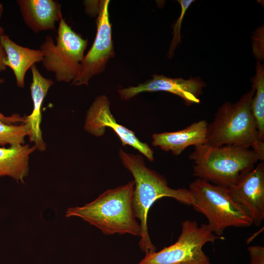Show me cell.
Here are the masks:
<instances>
[{"label":"cell","mask_w":264,"mask_h":264,"mask_svg":"<svg viewBox=\"0 0 264 264\" xmlns=\"http://www.w3.org/2000/svg\"><path fill=\"white\" fill-rule=\"evenodd\" d=\"M119 156L123 166L134 178L133 208L136 218L140 220L141 229L139 246L146 254L154 252L156 247L150 239L147 225L151 207L163 197L172 198L181 203L192 205L193 198L189 189L170 187L163 176L146 166L142 155L127 153L120 149Z\"/></svg>","instance_id":"1"},{"label":"cell","mask_w":264,"mask_h":264,"mask_svg":"<svg viewBox=\"0 0 264 264\" xmlns=\"http://www.w3.org/2000/svg\"><path fill=\"white\" fill-rule=\"evenodd\" d=\"M134 184L132 180L108 189L83 206L69 208L66 216L80 217L105 235L129 234L140 237L141 229L132 205Z\"/></svg>","instance_id":"2"},{"label":"cell","mask_w":264,"mask_h":264,"mask_svg":"<svg viewBox=\"0 0 264 264\" xmlns=\"http://www.w3.org/2000/svg\"><path fill=\"white\" fill-rule=\"evenodd\" d=\"M255 90L245 92L236 103H224L208 124L206 145L213 147L234 146L251 148L264 159V142L260 141L256 120L251 109Z\"/></svg>","instance_id":"3"},{"label":"cell","mask_w":264,"mask_h":264,"mask_svg":"<svg viewBox=\"0 0 264 264\" xmlns=\"http://www.w3.org/2000/svg\"><path fill=\"white\" fill-rule=\"evenodd\" d=\"M189 157L193 162L194 176L227 189L259 160L255 152L249 148L206 144L195 146Z\"/></svg>","instance_id":"4"},{"label":"cell","mask_w":264,"mask_h":264,"mask_svg":"<svg viewBox=\"0 0 264 264\" xmlns=\"http://www.w3.org/2000/svg\"><path fill=\"white\" fill-rule=\"evenodd\" d=\"M194 199L192 206L204 215L216 235L222 236L228 227L251 226L253 221L230 197L228 189L197 178L189 185Z\"/></svg>","instance_id":"5"},{"label":"cell","mask_w":264,"mask_h":264,"mask_svg":"<svg viewBox=\"0 0 264 264\" xmlns=\"http://www.w3.org/2000/svg\"><path fill=\"white\" fill-rule=\"evenodd\" d=\"M88 42L62 17L59 22L56 44L48 35L40 45L44 66L54 73L58 82H72L79 72Z\"/></svg>","instance_id":"6"},{"label":"cell","mask_w":264,"mask_h":264,"mask_svg":"<svg viewBox=\"0 0 264 264\" xmlns=\"http://www.w3.org/2000/svg\"><path fill=\"white\" fill-rule=\"evenodd\" d=\"M224 239L214 234L207 224L198 226L196 220H186L181 223V232L175 243L145 254L138 264H211L202 250L203 246Z\"/></svg>","instance_id":"7"},{"label":"cell","mask_w":264,"mask_h":264,"mask_svg":"<svg viewBox=\"0 0 264 264\" xmlns=\"http://www.w3.org/2000/svg\"><path fill=\"white\" fill-rule=\"evenodd\" d=\"M110 2L109 0L99 1L95 38L84 56L77 76L72 82L73 85H88L90 79L104 71L107 62L114 55L109 12Z\"/></svg>","instance_id":"8"},{"label":"cell","mask_w":264,"mask_h":264,"mask_svg":"<svg viewBox=\"0 0 264 264\" xmlns=\"http://www.w3.org/2000/svg\"><path fill=\"white\" fill-rule=\"evenodd\" d=\"M107 128L112 130L123 146H130L150 161L154 160V152L149 145L141 141L133 131L117 123L111 113L108 98L101 95L96 97L87 112L84 129L91 134L99 137L105 134Z\"/></svg>","instance_id":"9"},{"label":"cell","mask_w":264,"mask_h":264,"mask_svg":"<svg viewBox=\"0 0 264 264\" xmlns=\"http://www.w3.org/2000/svg\"><path fill=\"white\" fill-rule=\"evenodd\" d=\"M229 194L256 226L264 220V162L243 172Z\"/></svg>","instance_id":"10"},{"label":"cell","mask_w":264,"mask_h":264,"mask_svg":"<svg viewBox=\"0 0 264 264\" xmlns=\"http://www.w3.org/2000/svg\"><path fill=\"white\" fill-rule=\"evenodd\" d=\"M206 84L199 77L171 78L155 74L152 79L137 86L118 89L122 99L129 100L142 92L163 91L175 94L181 98L187 106L200 103L199 96Z\"/></svg>","instance_id":"11"},{"label":"cell","mask_w":264,"mask_h":264,"mask_svg":"<svg viewBox=\"0 0 264 264\" xmlns=\"http://www.w3.org/2000/svg\"><path fill=\"white\" fill-rule=\"evenodd\" d=\"M208 125L206 120L202 119L180 131L154 133L152 145L179 155L189 146L206 144Z\"/></svg>","instance_id":"12"},{"label":"cell","mask_w":264,"mask_h":264,"mask_svg":"<svg viewBox=\"0 0 264 264\" xmlns=\"http://www.w3.org/2000/svg\"><path fill=\"white\" fill-rule=\"evenodd\" d=\"M16 3L25 23L35 33L54 29L62 17L57 0H18Z\"/></svg>","instance_id":"13"},{"label":"cell","mask_w":264,"mask_h":264,"mask_svg":"<svg viewBox=\"0 0 264 264\" xmlns=\"http://www.w3.org/2000/svg\"><path fill=\"white\" fill-rule=\"evenodd\" d=\"M31 70L32 81L30 88L33 107L32 112L24 117V123H27L30 128V141L35 143L34 145L39 151H44L46 146L43 140L41 129V109L43 101L54 82L50 79L44 77L35 65L31 67Z\"/></svg>","instance_id":"14"},{"label":"cell","mask_w":264,"mask_h":264,"mask_svg":"<svg viewBox=\"0 0 264 264\" xmlns=\"http://www.w3.org/2000/svg\"><path fill=\"white\" fill-rule=\"evenodd\" d=\"M0 43L6 54L4 65L10 67L13 71L17 85L19 88H23L27 71L35 63L42 62V52L40 49L20 45L4 34L0 36Z\"/></svg>","instance_id":"15"},{"label":"cell","mask_w":264,"mask_h":264,"mask_svg":"<svg viewBox=\"0 0 264 264\" xmlns=\"http://www.w3.org/2000/svg\"><path fill=\"white\" fill-rule=\"evenodd\" d=\"M36 149L28 144L0 148V177L7 176L23 182L28 174L29 155Z\"/></svg>","instance_id":"16"},{"label":"cell","mask_w":264,"mask_h":264,"mask_svg":"<svg viewBox=\"0 0 264 264\" xmlns=\"http://www.w3.org/2000/svg\"><path fill=\"white\" fill-rule=\"evenodd\" d=\"M255 92L251 103V109L256 120L260 141L264 142V67L258 61L256 73L251 80Z\"/></svg>","instance_id":"17"},{"label":"cell","mask_w":264,"mask_h":264,"mask_svg":"<svg viewBox=\"0 0 264 264\" xmlns=\"http://www.w3.org/2000/svg\"><path fill=\"white\" fill-rule=\"evenodd\" d=\"M30 133L29 126L26 123L20 125H12L5 124L0 120V145H22L24 143L25 137L29 136Z\"/></svg>","instance_id":"18"},{"label":"cell","mask_w":264,"mask_h":264,"mask_svg":"<svg viewBox=\"0 0 264 264\" xmlns=\"http://www.w3.org/2000/svg\"><path fill=\"white\" fill-rule=\"evenodd\" d=\"M181 6V13L179 17L176 21L173 28V37L168 51V57H173L174 51L178 44L180 42V29L181 24L185 13L190 5L195 0H177Z\"/></svg>","instance_id":"19"},{"label":"cell","mask_w":264,"mask_h":264,"mask_svg":"<svg viewBox=\"0 0 264 264\" xmlns=\"http://www.w3.org/2000/svg\"><path fill=\"white\" fill-rule=\"evenodd\" d=\"M250 258V264H264V247L252 245L248 247Z\"/></svg>","instance_id":"20"},{"label":"cell","mask_w":264,"mask_h":264,"mask_svg":"<svg viewBox=\"0 0 264 264\" xmlns=\"http://www.w3.org/2000/svg\"><path fill=\"white\" fill-rule=\"evenodd\" d=\"M4 82L3 79L0 78V84ZM0 120L8 124H11L12 123L24 122V117H21L19 114L14 113L10 116H6L0 112Z\"/></svg>","instance_id":"21"},{"label":"cell","mask_w":264,"mask_h":264,"mask_svg":"<svg viewBox=\"0 0 264 264\" xmlns=\"http://www.w3.org/2000/svg\"><path fill=\"white\" fill-rule=\"evenodd\" d=\"M4 34V29L0 26V36ZM6 59V54L5 50L0 43V72L6 69L7 66L4 62Z\"/></svg>","instance_id":"22"},{"label":"cell","mask_w":264,"mask_h":264,"mask_svg":"<svg viewBox=\"0 0 264 264\" xmlns=\"http://www.w3.org/2000/svg\"><path fill=\"white\" fill-rule=\"evenodd\" d=\"M3 12V6L1 2H0V20L1 18Z\"/></svg>","instance_id":"23"}]
</instances>
